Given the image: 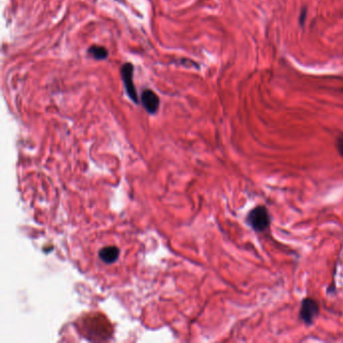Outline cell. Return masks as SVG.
I'll return each mask as SVG.
<instances>
[{
    "mask_svg": "<svg viewBox=\"0 0 343 343\" xmlns=\"http://www.w3.org/2000/svg\"><path fill=\"white\" fill-rule=\"evenodd\" d=\"M246 223L256 233H264L271 225V215L264 205H258L246 216Z\"/></svg>",
    "mask_w": 343,
    "mask_h": 343,
    "instance_id": "cell-1",
    "label": "cell"
},
{
    "mask_svg": "<svg viewBox=\"0 0 343 343\" xmlns=\"http://www.w3.org/2000/svg\"><path fill=\"white\" fill-rule=\"evenodd\" d=\"M320 313V304L319 302L311 298L306 297L301 301L299 319L305 325H312Z\"/></svg>",
    "mask_w": 343,
    "mask_h": 343,
    "instance_id": "cell-2",
    "label": "cell"
},
{
    "mask_svg": "<svg viewBox=\"0 0 343 343\" xmlns=\"http://www.w3.org/2000/svg\"><path fill=\"white\" fill-rule=\"evenodd\" d=\"M133 72H134V68L133 65L131 63H126L123 65V67L121 68V76H122V80L124 82L125 88L127 90L129 97L131 98V100L135 103H139L138 100V95H137V91L136 88L134 86L133 83Z\"/></svg>",
    "mask_w": 343,
    "mask_h": 343,
    "instance_id": "cell-3",
    "label": "cell"
},
{
    "mask_svg": "<svg viewBox=\"0 0 343 343\" xmlns=\"http://www.w3.org/2000/svg\"><path fill=\"white\" fill-rule=\"evenodd\" d=\"M141 102L145 110L150 114L156 113L159 108V104H160L158 96L149 89L142 92Z\"/></svg>",
    "mask_w": 343,
    "mask_h": 343,
    "instance_id": "cell-4",
    "label": "cell"
},
{
    "mask_svg": "<svg viewBox=\"0 0 343 343\" xmlns=\"http://www.w3.org/2000/svg\"><path fill=\"white\" fill-rule=\"evenodd\" d=\"M119 249L116 247H105L103 248L100 252H99V257L100 259L106 263V264H112L115 261H117V259L119 258Z\"/></svg>",
    "mask_w": 343,
    "mask_h": 343,
    "instance_id": "cell-5",
    "label": "cell"
},
{
    "mask_svg": "<svg viewBox=\"0 0 343 343\" xmlns=\"http://www.w3.org/2000/svg\"><path fill=\"white\" fill-rule=\"evenodd\" d=\"M88 52L91 56H93L95 60H105L108 56V50L106 47L101 45H92Z\"/></svg>",
    "mask_w": 343,
    "mask_h": 343,
    "instance_id": "cell-6",
    "label": "cell"
},
{
    "mask_svg": "<svg viewBox=\"0 0 343 343\" xmlns=\"http://www.w3.org/2000/svg\"><path fill=\"white\" fill-rule=\"evenodd\" d=\"M335 146H336V150H337L338 154L341 156V158L343 159V134H340V135L337 137Z\"/></svg>",
    "mask_w": 343,
    "mask_h": 343,
    "instance_id": "cell-7",
    "label": "cell"
},
{
    "mask_svg": "<svg viewBox=\"0 0 343 343\" xmlns=\"http://www.w3.org/2000/svg\"><path fill=\"white\" fill-rule=\"evenodd\" d=\"M305 16H306V10L303 9L302 13L300 15V23L301 24H304V20H305Z\"/></svg>",
    "mask_w": 343,
    "mask_h": 343,
    "instance_id": "cell-8",
    "label": "cell"
}]
</instances>
